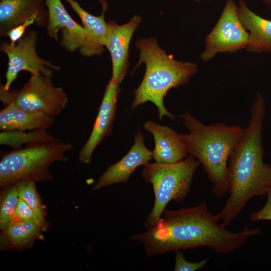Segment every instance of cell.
<instances>
[{
	"label": "cell",
	"instance_id": "cell-1",
	"mask_svg": "<svg viewBox=\"0 0 271 271\" xmlns=\"http://www.w3.org/2000/svg\"><path fill=\"white\" fill-rule=\"evenodd\" d=\"M163 213L156 225L131 237L143 244L148 256L202 246L216 253L228 254L261 233L259 228H250L248 225L238 232L228 230L219 222L216 214L210 212L205 201L193 207Z\"/></svg>",
	"mask_w": 271,
	"mask_h": 271
},
{
	"label": "cell",
	"instance_id": "cell-2",
	"mask_svg": "<svg viewBox=\"0 0 271 271\" xmlns=\"http://www.w3.org/2000/svg\"><path fill=\"white\" fill-rule=\"evenodd\" d=\"M265 103L257 92L250 108L247 127L232 152L228 162L227 182L229 196L216 214L227 227L239 215L246 203L255 196L266 195L271 189V165L263 161L262 121Z\"/></svg>",
	"mask_w": 271,
	"mask_h": 271
},
{
	"label": "cell",
	"instance_id": "cell-3",
	"mask_svg": "<svg viewBox=\"0 0 271 271\" xmlns=\"http://www.w3.org/2000/svg\"><path fill=\"white\" fill-rule=\"evenodd\" d=\"M189 131L181 134L188 155L197 160L213 183L216 197L228 192L227 173L229 157L243 129L239 125L223 123L206 125L186 112L181 115Z\"/></svg>",
	"mask_w": 271,
	"mask_h": 271
},
{
	"label": "cell",
	"instance_id": "cell-4",
	"mask_svg": "<svg viewBox=\"0 0 271 271\" xmlns=\"http://www.w3.org/2000/svg\"><path fill=\"white\" fill-rule=\"evenodd\" d=\"M139 50V60L136 69L142 63L146 64V72L134 94L131 108H136L147 101L153 102L157 107L159 117L164 116L175 119L164 103V97L169 90L188 83L198 72L196 62H181L168 55L158 45L155 38L139 39L135 43Z\"/></svg>",
	"mask_w": 271,
	"mask_h": 271
},
{
	"label": "cell",
	"instance_id": "cell-5",
	"mask_svg": "<svg viewBox=\"0 0 271 271\" xmlns=\"http://www.w3.org/2000/svg\"><path fill=\"white\" fill-rule=\"evenodd\" d=\"M72 148L70 143L60 141L30 144L5 153L0 161L1 190L22 180H51L50 166L56 162H67L65 153Z\"/></svg>",
	"mask_w": 271,
	"mask_h": 271
},
{
	"label": "cell",
	"instance_id": "cell-6",
	"mask_svg": "<svg viewBox=\"0 0 271 271\" xmlns=\"http://www.w3.org/2000/svg\"><path fill=\"white\" fill-rule=\"evenodd\" d=\"M200 162L190 156L173 163H147L142 171L144 179L152 184L155 202L144 223L149 229L158 222L171 201L181 202L187 197Z\"/></svg>",
	"mask_w": 271,
	"mask_h": 271
},
{
	"label": "cell",
	"instance_id": "cell-7",
	"mask_svg": "<svg viewBox=\"0 0 271 271\" xmlns=\"http://www.w3.org/2000/svg\"><path fill=\"white\" fill-rule=\"evenodd\" d=\"M0 100L13 103L25 110L58 115L66 108L67 94L61 87L54 86L51 78L41 74L33 75L20 89L5 91L0 88Z\"/></svg>",
	"mask_w": 271,
	"mask_h": 271
},
{
	"label": "cell",
	"instance_id": "cell-8",
	"mask_svg": "<svg viewBox=\"0 0 271 271\" xmlns=\"http://www.w3.org/2000/svg\"><path fill=\"white\" fill-rule=\"evenodd\" d=\"M37 41V32L28 31L15 45L6 41L1 43L0 50L8 58L6 82L4 85H1V88L9 90L18 74L22 71H28L31 75L41 74L52 78L54 70H60L59 66L38 56L36 52Z\"/></svg>",
	"mask_w": 271,
	"mask_h": 271
},
{
	"label": "cell",
	"instance_id": "cell-9",
	"mask_svg": "<svg viewBox=\"0 0 271 271\" xmlns=\"http://www.w3.org/2000/svg\"><path fill=\"white\" fill-rule=\"evenodd\" d=\"M234 0H226L217 23L205 38V49L200 55L207 62L219 53H233L245 48L249 33L242 24Z\"/></svg>",
	"mask_w": 271,
	"mask_h": 271
},
{
	"label": "cell",
	"instance_id": "cell-10",
	"mask_svg": "<svg viewBox=\"0 0 271 271\" xmlns=\"http://www.w3.org/2000/svg\"><path fill=\"white\" fill-rule=\"evenodd\" d=\"M119 84L111 78L105 87L92 131L78 155L79 161L83 164L90 163L96 147L111 132L116 102L120 91Z\"/></svg>",
	"mask_w": 271,
	"mask_h": 271
},
{
	"label": "cell",
	"instance_id": "cell-11",
	"mask_svg": "<svg viewBox=\"0 0 271 271\" xmlns=\"http://www.w3.org/2000/svg\"><path fill=\"white\" fill-rule=\"evenodd\" d=\"M48 13L47 33L57 41L58 33L61 31V45L69 52L79 49L85 39L83 27L75 22L65 9L61 0H45Z\"/></svg>",
	"mask_w": 271,
	"mask_h": 271
},
{
	"label": "cell",
	"instance_id": "cell-12",
	"mask_svg": "<svg viewBox=\"0 0 271 271\" xmlns=\"http://www.w3.org/2000/svg\"><path fill=\"white\" fill-rule=\"evenodd\" d=\"M141 21V18L134 15L124 25H118L112 21L107 23L108 30L104 46L109 51L111 58V78L119 83L127 73L129 43Z\"/></svg>",
	"mask_w": 271,
	"mask_h": 271
},
{
	"label": "cell",
	"instance_id": "cell-13",
	"mask_svg": "<svg viewBox=\"0 0 271 271\" xmlns=\"http://www.w3.org/2000/svg\"><path fill=\"white\" fill-rule=\"evenodd\" d=\"M152 151L144 143V137L138 131L131 149L120 160L108 167L99 178L93 189L99 190L109 185L126 183L139 166H145L153 159Z\"/></svg>",
	"mask_w": 271,
	"mask_h": 271
},
{
	"label": "cell",
	"instance_id": "cell-14",
	"mask_svg": "<svg viewBox=\"0 0 271 271\" xmlns=\"http://www.w3.org/2000/svg\"><path fill=\"white\" fill-rule=\"evenodd\" d=\"M80 18L85 31V39L79 49L81 55L87 57L101 55L104 51L108 24L105 21V13L108 4L105 0H98L102 7L100 16H95L84 10L75 0H65Z\"/></svg>",
	"mask_w": 271,
	"mask_h": 271
},
{
	"label": "cell",
	"instance_id": "cell-15",
	"mask_svg": "<svg viewBox=\"0 0 271 271\" xmlns=\"http://www.w3.org/2000/svg\"><path fill=\"white\" fill-rule=\"evenodd\" d=\"M144 127L153 136L155 148L152 155L156 162L173 163L186 157L187 152L181 134L168 125L162 126L151 120L146 121Z\"/></svg>",
	"mask_w": 271,
	"mask_h": 271
},
{
	"label": "cell",
	"instance_id": "cell-16",
	"mask_svg": "<svg viewBox=\"0 0 271 271\" xmlns=\"http://www.w3.org/2000/svg\"><path fill=\"white\" fill-rule=\"evenodd\" d=\"M45 0H0V36H6L13 28L38 14L47 25Z\"/></svg>",
	"mask_w": 271,
	"mask_h": 271
},
{
	"label": "cell",
	"instance_id": "cell-17",
	"mask_svg": "<svg viewBox=\"0 0 271 271\" xmlns=\"http://www.w3.org/2000/svg\"><path fill=\"white\" fill-rule=\"evenodd\" d=\"M237 13L244 28L249 32L246 51L271 53V21L251 11L243 0H238Z\"/></svg>",
	"mask_w": 271,
	"mask_h": 271
},
{
	"label": "cell",
	"instance_id": "cell-18",
	"mask_svg": "<svg viewBox=\"0 0 271 271\" xmlns=\"http://www.w3.org/2000/svg\"><path fill=\"white\" fill-rule=\"evenodd\" d=\"M54 123V116L25 110L11 103L6 104L0 111L1 131L47 129Z\"/></svg>",
	"mask_w": 271,
	"mask_h": 271
},
{
	"label": "cell",
	"instance_id": "cell-19",
	"mask_svg": "<svg viewBox=\"0 0 271 271\" xmlns=\"http://www.w3.org/2000/svg\"><path fill=\"white\" fill-rule=\"evenodd\" d=\"M41 227L30 221L15 219L2 230L1 246L16 249L30 247L37 239H42Z\"/></svg>",
	"mask_w": 271,
	"mask_h": 271
},
{
	"label": "cell",
	"instance_id": "cell-20",
	"mask_svg": "<svg viewBox=\"0 0 271 271\" xmlns=\"http://www.w3.org/2000/svg\"><path fill=\"white\" fill-rule=\"evenodd\" d=\"M60 140L47 131V129L32 130L1 131L0 144L11 146L14 149L22 148L23 145L36 143H50Z\"/></svg>",
	"mask_w": 271,
	"mask_h": 271
},
{
	"label": "cell",
	"instance_id": "cell-21",
	"mask_svg": "<svg viewBox=\"0 0 271 271\" xmlns=\"http://www.w3.org/2000/svg\"><path fill=\"white\" fill-rule=\"evenodd\" d=\"M15 184L19 197L23 198L33 210L43 231H47L48 225L45 219V208L37 191L35 182L25 180L19 181Z\"/></svg>",
	"mask_w": 271,
	"mask_h": 271
},
{
	"label": "cell",
	"instance_id": "cell-22",
	"mask_svg": "<svg viewBox=\"0 0 271 271\" xmlns=\"http://www.w3.org/2000/svg\"><path fill=\"white\" fill-rule=\"evenodd\" d=\"M19 196L15 184L2 190L0 199V229H4L13 220Z\"/></svg>",
	"mask_w": 271,
	"mask_h": 271
},
{
	"label": "cell",
	"instance_id": "cell-23",
	"mask_svg": "<svg viewBox=\"0 0 271 271\" xmlns=\"http://www.w3.org/2000/svg\"><path fill=\"white\" fill-rule=\"evenodd\" d=\"M34 24H36L39 27L47 26L40 16L38 14H35L8 32L6 36L9 38L10 43L12 45H15L17 42L24 36L26 32L27 28Z\"/></svg>",
	"mask_w": 271,
	"mask_h": 271
},
{
	"label": "cell",
	"instance_id": "cell-24",
	"mask_svg": "<svg viewBox=\"0 0 271 271\" xmlns=\"http://www.w3.org/2000/svg\"><path fill=\"white\" fill-rule=\"evenodd\" d=\"M175 271H195L203 268L209 261L205 258L198 262H191L185 259L183 252L181 250L175 251Z\"/></svg>",
	"mask_w": 271,
	"mask_h": 271
},
{
	"label": "cell",
	"instance_id": "cell-25",
	"mask_svg": "<svg viewBox=\"0 0 271 271\" xmlns=\"http://www.w3.org/2000/svg\"><path fill=\"white\" fill-rule=\"evenodd\" d=\"M15 219L32 221L39 225L35 213L26 202L21 197H19L18 205L13 220Z\"/></svg>",
	"mask_w": 271,
	"mask_h": 271
},
{
	"label": "cell",
	"instance_id": "cell-26",
	"mask_svg": "<svg viewBox=\"0 0 271 271\" xmlns=\"http://www.w3.org/2000/svg\"><path fill=\"white\" fill-rule=\"evenodd\" d=\"M267 200L264 206L259 210L252 212L249 219L252 222L260 220L271 221V189L266 192Z\"/></svg>",
	"mask_w": 271,
	"mask_h": 271
},
{
	"label": "cell",
	"instance_id": "cell-27",
	"mask_svg": "<svg viewBox=\"0 0 271 271\" xmlns=\"http://www.w3.org/2000/svg\"><path fill=\"white\" fill-rule=\"evenodd\" d=\"M263 2L267 5L271 6V0H261Z\"/></svg>",
	"mask_w": 271,
	"mask_h": 271
},
{
	"label": "cell",
	"instance_id": "cell-28",
	"mask_svg": "<svg viewBox=\"0 0 271 271\" xmlns=\"http://www.w3.org/2000/svg\"><path fill=\"white\" fill-rule=\"evenodd\" d=\"M193 1H195V2H200L201 0H193ZM207 1H210V0H207Z\"/></svg>",
	"mask_w": 271,
	"mask_h": 271
},
{
	"label": "cell",
	"instance_id": "cell-29",
	"mask_svg": "<svg viewBox=\"0 0 271 271\" xmlns=\"http://www.w3.org/2000/svg\"><path fill=\"white\" fill-rule=\"evenodd\" d=\"M270 10H271V6H270Z\"/></svg>",
	"mask_w": 271,
	"mask_h": 271
}]
</instances>
